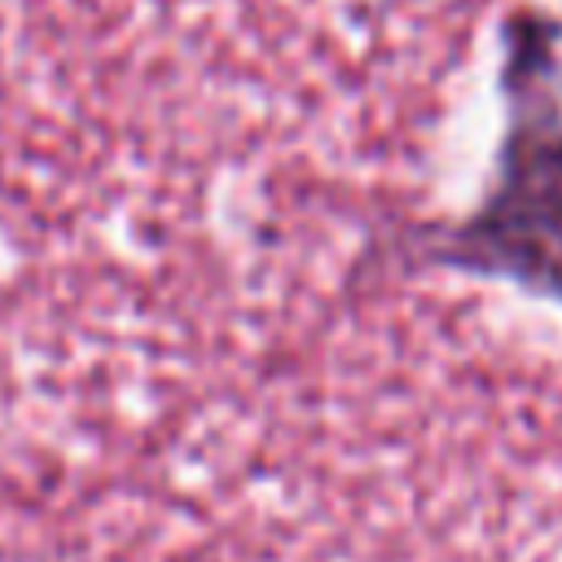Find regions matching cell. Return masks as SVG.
Returning a JSON list of instances; mask_svg holds the SVG:
<instances>
[{"label":"cell","mask_w":562,"mask_h":562,"mask_svg":"<svg viewBox=\"0 0 562 562\" xmlns=\"http://www.w3.org/2000/svg\"><path fill=\"white\" fill-rule=\"evenodd\" d=\"M501 145L483 198L426 237V259L562 303V22L540 4L501 18Z\"/></svg>","instance_id":"1"}]
</instances>
